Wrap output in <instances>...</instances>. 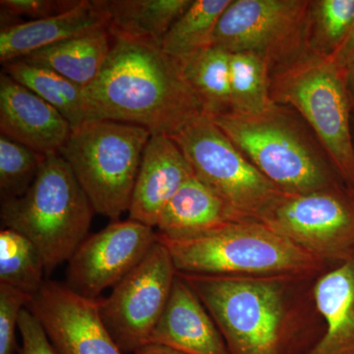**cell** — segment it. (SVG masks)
Returning <instances> with one entry per match:
<instances>
[{"mask_svg":"<svg viewBox=\"0 0 354 354\" xmlns=\"http://www.w3.org/2000/svg\"><path fill=\"white\" fill-rule=\"evenodd\" d=\"M218 326L230 354H305L324 333L315 274H180Z\"/></svg>","mask_w":354,"mask_h":354,"instance_id":"cell-1","label":"cell"},{"mask_svg":"<svg viewBox=\"0 0 354 354\" xmlns=\"http://www.w3.org/2000/svg\"><path fill=\"white\" fill-rule=\"evenodd\" d=\"M87 121L113 120L174 136L204 114L183 65L158 44L113 39L97 78L83 88Z\"/></svg>","mask_w":354,"mask_h":354,"instance_id":"cell-2","label":"cell"},{"mask_svg":"<svg viewBox=\"0 0 354 354\" xmlns=\"http://www.w3.org/2000/svg\"><path fill=\"white\" fill-rule=\"evenodd\" d=\"M212 118L283 192L299 194L344 184L315 133L290 106L274 102L261 113H230Z\"/></svg>","mask_w":354,"mask_h":354,"instance_id":"cell-3","label":"cell"},{"mask_svg":"<svg viewBox=\"0 0 354 354\" xmlns=\"http://www.w3.org/2000/svg\"><path fill=\"white\" fill-rule=\"evenodd\" d=\"M158 241L167 247L176 272L180 274L319 276L330 269L290 239L252 218L194 236L167 237L158 234Z\"/></svg>","mask_w":354,"mask_h":354,"instance_id":"cell-4","label":"cell"},{"mask_svg":"<svg viewBox=\"0 0 354 354\" xmlns=\"http://www.w3.org/2000/svg\"><path fill=\"white\" fill-rule=\"evenodd\" d=\"M95 213L66 160L44 156L36 180L22 197L1 201L3 228L24 235L43 258L48 276L87 239Z\"/></svg>","mask_w":354,"mask_h":354,"instance_id":"cell-5","label":"cell"},{"mask_svg":"<svg viewBox=\"0 0 354 354\" xmlns=\"http://www.w3.org/2000/svg\"><path fill=\"white\" fill-rule=\"evenodd\" d=\"M271 97L315 133L342 183L354 188V102L348 76L330 55L305 50L271 72Z\"/></svg>","mask_w":354,"mask_h":354,"instance_id":"cell-6","label":"cell"},{"mask_svg":"<svg viewBox=\"0 0 354 354\" xmlns=\"http://www.w3.org/2000/svg\"><path fill=\"white\" fill-rule=\"evenodd\" d=\"M151 136L146 128L113 120L87 121L72 130L59 153L95 213L114 221L129 211Z\"/></svg>","mask_w":354,"mask_h":354,"instance_id":"cell-7","label":"cell"},{"mask_svg":"<svg viewBox=\"0 0 354 354\" xmlns=\"http://www.w3.org/2000/svg\"><path fill=\"white\" fill-rule=\"evenodd\" d=\"M256 221L330 268L354 255V194L346 184L299 194L283 192Z\"/></svg>","mask_w":354,"mask_h":354,"instance_id":"cell-8","label":"cell"},{"mask_svg":"<svg viewBox=\"0 0 354 354\" xmlns=\"http://www.w3.org/2000/svg\"><path fill=\"white\" fill-rule=\"evenodd\" d=\"M171 138L189 162L194 176L247 218L256 221L283 193L207 114Z\"/></svg>","mask_w":354,"mask_h":354,"instance_id":"cell-9","label":"cell"},{"mask_svg":"<svg viewBox=\"0 0 354 354\" xmlns=\"http://www.w3.org/2000/svg\"><path fill=\"white\" fill-rule=\"evenodd\" d=\"M310 0H232L221 14L214 46L227 53H250L271 72L306 48Z\"/></svg>","mask_w":354,"mask_h":354,"instance_id":"cell-10","label":"cell"},{"mask_svg":"<svg viewBox=\"0 0 354 354\" xmlns=\"http://www.w3.org/2000/svg\"><path fill=\"white\" fill-rule=\"evenodd\" d=\"M176 274L171 254L158 241L108 297L99 298L102 321L123 353H135L150 344Z\"/></svg>","mask_w":354,"mask_h":354,"instance_id":"cell-11","label":"cell"},{"mask_svg":"<svg viewBox=\"0 0 354 354\" xmlns=\"http://www.w3.org/2000/svg\"><path fill=\"white\" fill-rule=\"evenodd\" d=\"M158 241L153 227L130 220L114 221L90 235L68 261L66 285L77 295L99 299L120 283Z\"/></svg>","mask_w":354,"mask_h":354,"instance_id":"cell-12","label":"cell"},{"mask_svg":"<svg viewBox=\"0 0 354 354\" xmlns=\"http://www.w3.org/2000/svg\"><path fill=\"white\" fill-rule=\"evenodd\" d=\"M27 308L57 354H124L102 321L99 299L81 297L65 283L46 279Z\"/></svg>","mask_w":354,"mask_h":354,"instance_id":"cell-13","label":"cell"},{"mask_svg":"<svg viewBox=\"0 0 354 354\" xmlns=\"http://www.w3.org/2000/svg\"><path fill=\"white\" fill-rule=\"evenodd\" d=\"M0 132L46 156L60 152L71 134L72 127L50 104L2 72Z\"/></svg>","mask_w":354,"mask_h":354,"instance_id":"cell-14","label":"cell"},{"mask_svg":"<svg viewBox=\"0 0 354 354\" xmlns=\"http://www.w3.org/2000/svg\"><path fill=\"white\" fill-rule=\"evenodd\" d=\"M189 162L167 135H152L142 158L130 203V220L157 227L165 207L190 177Z\"/></svg>","mask_w":354,"mask_h":354,"instance_id":"cell-15","label":"cell"},{"mask_svg":"<svg viewBox=\"0 0 354 354\" xmlns=\"http://www.w3.org/2000/svg\"><path fill=\"white\" fill-rule=\"evenodd\" d=\"M150 344L186 354H230L211 314L178 272Z\"/></svg>","mask_w":354,"mask_h":354,"instance_id":"cell-16","label":"cell"},{"mask_svg":"<svg viewBox=\"0 0 354 354\" xmlns=\"http://www.w3.org/2000/svg\"><path fill=\"white\" fill-rule=\"evenodd\" d=\"M102 0H78L64 12L41 20L22 21L0 30V62L6 64L66 39L108 29Z\"/></svg>","mask_w":354,"mask_h":354,"instance_id":"cell-17","label":"cell"},{"mask_svg":"<svg viewBox=\"0 0 354 354\" xmlns=\"http://www.w3.org/2000/svg\"><path fill=\"white\" fill-rule=\"evenodd\" d=\"M314 297L324 333L305 354H354V255L317 278Z\"/></svg>","mask_w":354,"mask_h":354,"instance_id":"cell-18","label":"cell"},{"mask_svg":"<svg viewBox=\"0 0 354 354\" xmlns=\"http://www.w3.org/2000/svg\"><path fill=\"white\" fill-rule=\"evenodd\" d=\"M243 220L249 218L193 176L165 207L157 232L167 237L194 236Z\"/></svg>","mask_w":354,"mask_h":354,"instance_id":"cell-19","label":"cell"},{"mask_svg":"<svg viewBox=\"0 0 354 354\" xmlns=\"http://www.w3.org/2000/svg\"><path fill=\"white\" fill-rule=\"evenodd\" d=\"M193 0H102L111 38L158 44Z\"/></svg>","mask_w":354,"mask_h":354,"instance_id":"cell-20","label":"cell"},{"mask_svg":"<svg viewBox=\"0 0 354 354\" xmlns=\"http://www.w3.org/2000/svg\"><path fill=\"white\" fill-rule=\"evenodd\" d=\"M111 39L108 29L99 30L46 46L22 59L53 70L84 88L106 64L113 46Z\"/></svg>","mask_w":354,"mask_h":354,"instance_id":"cell-21","label":"cell"},{"mask_svg":"<svg viewBox=\"0 0 354 354\" xmlns=\"http://www.w3.org/2000/svg\"><path fill=\"white\" fill-rule=\"evenodd\" d=\"M4 73L53 106L68 121L72 130L86 122L83 88L53 70L14 60L4 64Z\"/></svg>","mask_w":354,"mask_h":354,"instance_id":"cell-22","label":"cell"},{"mask_svg":"<svg viewBox=\"0 0 354 354\" xmlns=\"http://www.w3.org/2000/svg\"><path fill=\"white\" fill-rule=\"evenodd\" d=\"M232 0H193L189 8L174 23L160 41V50L183 65L189 58L213 46L221 14Z\"/></svg>","mask_w":354,"mask_h":354,"instance_id":"cell-23","label":"cell"},{"mask_svg":"<svg viewBox=\"0 0 354 354\" xmlns=\"http://www.w3.org/2000/svg\"><path fill=\"white\" fill-rule=\"evenodd\" d=\"M183 69L204 114L216 118L232 113L230 53L211 46L184 62Z\"/></svg>","mask_w":354,"mask_h":354,"instance_id":"cell-24","label":"cell"},{"mask_svg":"<svg viewBox=\"0 0 354 354\" xmlns=\"http://www.w3.org/2000/svg\"><path fill=\"white\" fill-rule=\"evenodd\" d=\"M232 113L257 114L274 106L271 69L264 59L250 53L230 55Z\"/></svg>","mask_w":354,"mask_h":354,"instance_id":"cell-25","label":"cell"},{"mask_svg":"<svg viewBox=\"0 0 354 354\" xmlns=\"http://www.w3.org/2000/svg\"><path fill=\"white\" fill-rule=\"evenodd\" d=\"M46 274L43 258L24 235L2 228L0 232V283L34 297Z\"/></svg>","mask_w":354,"mask_h":354,"instance_id":"cell-26","label":"cell"},{"mask_svg":"<svg viewBox=\"0 0 354 354\" xmlns=\"http://www.w3.org/2000/svg\"><path fill=\"white\" fill-rule=\"evenodd\" d=\"M354 21V0H310L306 26L307 50L332 55Z\"/></svg>","mask_w":354,"mask_h":354,"instance_id":"cell-27","label":"cell"},{"mask_svg":"<svg viewBox=\"0 0 354 354\" xmlns=\"http://www.w3.org/2000/svg\"><path fill=\"white\" fill-rule=\"evenodd\" d=\"M44 156L8 137L0 136L1 201L22 197L38 176Z\"/></svg>","mask_w":354,"mask_h":354,"instance_id":"cell-28","label":"cell"},{"mask_svg":"<svg viewBox=\"0 0 354 354\" xmlns=\"http://www.w3.org/2000/svg\"><path fill=\"white\" fill-rule=\"evenodd\" d=\"M32 297L0 283V354H15L19 351L16 342V328L21 312L27 308Z\"/></svg>","mask_w":354,"mask_h":354,"instance_id":"cell-29","label":"cell"},{"mask_svg":"<svg viewBox=\"0 0 354 354\" xmlns=\"http://www.w3.org/2000/svg\"><path fill=\"white\" fill-rule=\"evenodd\" d=\"M78 0H1V19L26 17L41 20L68 10Z\"/></svg>","mask_w":354,"mask_h":354,"instance_id":"cell-30","label":"cell"},{"mask_svg":"<svg viewBox=\"0 0 354 354\" xmlns=\"http://www.w3.org/2000/svg\"><path fill=\"white\" fill-rule=\"evenodd\" d=\"M18 328L22 337L19 354H57L43 326L29 309L21 312Z\"/></svg>","mask_w":354,"mask_h":354,"instance_id":"cell-31","label":"cell"},{"mask_svg":"<svg viewBox=\"0 0 354 354\" xmlns=\"http://www.w3.org/2000/svg\"><path fill=\"white\" fill-rule=\"evenodd\" d=\"M330 57L337 68L348 76L349 80V73L354 64V21L346 38Z\"/></svg>","mask_w":354,"mask_h":354,"instance_id":"cell-32","label":"cell"},{"mask_svg":"<svg viewBox=\"0 0 354 354\" xmlns=\"http://www.w3.org/2000/svg\"><path fill=\"white\" fill-rule=\"evenodd\" d=\"M134 354H186L162 344H149L138 349Z\"/></svg>","mask_w":354,"mask_h":354,"instance_id":"cell-33","label":"cell"},{"mask_svg":"<svg viewBox=\"0 0 354 354\" xmlns=\"http://www.w3.org/2000/svg\"><path fill=\"white\" fill-rule=\"evenodd\" d=\"M349 88H351V95H353L354 102V64L353 68L351 70L349 73Z\"/></svg>","mask_w":354,"mask_h":354,"instance_id":"cell-34","label":"cell"},{"mask_svg":"<svg viewBox=\"0 0 354 354\" xmlns=\"http://www.w3.org/2000/svg\"><path fill=\"white\" fill-rule=\"evenodd\" d=\"M353 142H354V113L353 116Z\"/></svg>","mask_w":354,"mask_h":354,"instance_id":"cell-35","label":"cell"},{"mask_svg":"<svg viewBox=\"0 0 354 354\" xmlns=\"http://www.w3.org/2000/svg\"><path fill=\"white\" fill-rule=\"evenodd\" d=\"M353 194H354V188H353Z\"/></svg>","mask_w":354,"mask_h":354,"instance_id":"cell-36","label":"cell"}]
</instances>
